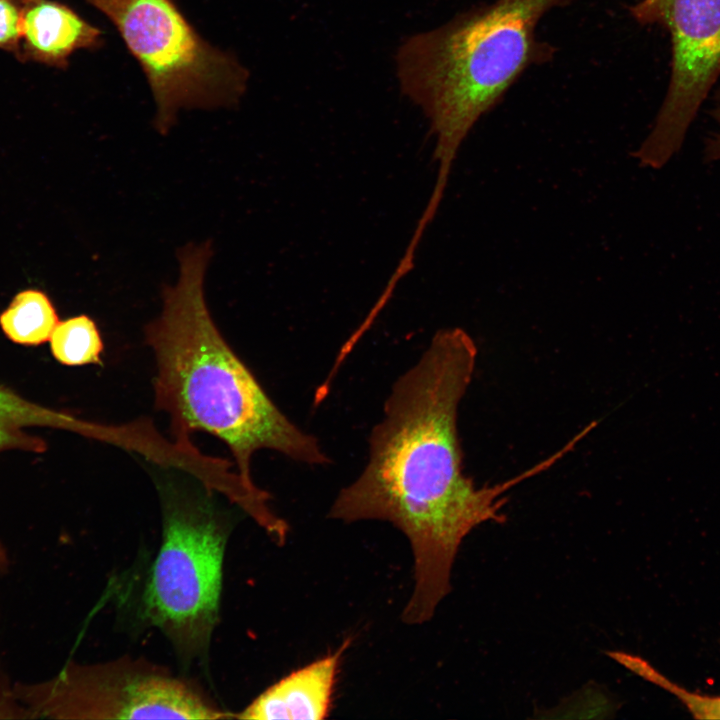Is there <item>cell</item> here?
<instances>
[{
    "instance_id": "6da1fadb",
    "label": "cell",
    "mask_w": 720,
    "mask_h": 720,
    "mask_svg": "<svg viewBox=\"0 0 720 720\" xmlns=\"http://www.w3.org/2000/svg\"><path fill=\"white\" fill-rule=\"evenodd\" d=\"M477 347L458 327L443 328L392 384L381 420L369 435L361 474L336 496L328 513L346 523L382 520L409 540L414 589L402 612L407 624L434 615L451 590L464 538L486 522H504L507 492L550 466L478 487L463 471L458 409L475 369Z\"/></svg>"
},
{
    "instance_id": "7a4b0ae2",
    "label": "cell",
    "mask_w": 720,
    "mask_h": 720,
    "mask_svg": "<svg viewBox=\"0 0 720 720\" xmlns=\"http://www.w3.org/2000/svg\"><path fill=\"white\" fill-rule=\"evenodd\" d=\"M210 242L178 251L177 283L163 289L160 315L146 329L157 372L155 405L165 411L178 448L198 453L190 435L201 431L229 448L246 486L251 458L269 449L308 465L330 463L317 438L295 425L271 400L215 325L204 297Z\"/></svg>"
},
{
    "instance_id": "3957f363",
    "label": "cell",
    "mask_w": 720,
    "mask_h": 720,
    "mask_svg": "<svg viewBox=\"0 0 720 720\" xmlns=\"http://www.w3.org/2000/svg\"><path fill=\"white\" fill-rule=\"evenodd\" d=\"M583 0H492L409 36L396 53L402 93L428 119L435 137L442 200L458 151L476 123L530 68L549 63L557 48L538 36L551 11Z\"/></svg>"
},
{
    "instance_id": "277c9868",
    "label": "cell",
    "mask_w": 720,
    "mask_h": 720,
    "mask_svg": "<svg viewBox=\"0 0 720 720\" xmlns=\"http://www.w3.org/2000/svg\"><path fill=\"white\" fill-rule=\"evenodd\" d=\"M162 538L140 612L185 664L205 658L216 627L228 522L207 493L161 488Z\"/></svg>"
},
{
    "instance_id": "5b68a950",
    "label": "cell",
    "mask_w": 720,
    "mask_h": 720,
    "mask_svg": "<svg viewBox=\"0 0 720 720\" xmlns=\"http://www.w3.org/2000/svg\"><path fill=\"white\" fill-rule=\"evenodd\" d=\"M116 27L146 76L155 127L166 133L183 108L238 104L249 73L202 38L173 0H84Z\"/></svg>"
},
{
    "instance_id": "8992f818",
    "label": "cell",
    "mask_w": 720,
    "mask_h": 720,
    "mask_svg": "<svg viewBox=\"0 0 720 720\" xmlns=\"http://www.w3.org/2000/svg\"><path fill=\"white\" fill-rule=\"evenodd\" d=\"M15 695L30 718L231 719L190 680L143 659L122 657L66 665L53 678L19 684Z\"/></svg>"
},
{
    "instance_id": "52a82bcc",
    "label": "cell",
    "mask_w": 720,
    "mask_h": 720,
    "mask_svg": "<svg viewBox=\"0 0 720 720\" xmlns=\"http://www.w3.org/2000/svg\"><path fill=\"white\" fill-rule=\"evenodd\" d=\"M628 10L638 24L659 26L670 37L667 90L650 132L633 152L641 166L658 169L680 150L720 77V0H638Z\"/></svg>"
},
{
    "instance_id": "ba28073f",
    "label": "cell",
    "mask_w": 720,
    "mask_h": 720,
    "mask_svg": "<svg viewBox=\"0 0 720 720\" xmlns=\"http://www.w3.org/2000/svg\"><path fill=\"white\" fill-rule=\"evenodd\" d=\"M350 640L333 653L281 678L259 694L233 719L320 720L330 711L337 674Z\"/></svg>"
},
{
    "instance_id": "9c48e42d",
    "label": "cell",
    "mask_w": 720,
    "mask_h": 720,
    "mask_svg": "<svg viewBox=\"0 0 720 720\" xmlns=\"http://www.w3.org/2000/svg\"><path fill=\"white\" fill-rule=\"evenodd\" d=\"M22 36L17 58L65 69L78 50L103 45V32L69 6L53 0H22Z\"/></svg>"
},
{
    "instance_id": "30bf717a",
    "label": "cell",
    "mask_w": 720,
    "mask_h": 720,
    "mask_svg": "<svg viewBox=\"0 0 720 720\" xmlns=\"http://www.w3.org/2000/svg\"><path fill=\"white\" fill-rule=\"evenodd\" d=\"M80 421L69 415L27 400L0 386V451L21 448L39 451L42 442L25 433L31 427L81 428Z\"/></svg>"
},
{
    "instance_id": "8fae6325",
    "label": "cell",
    "mask_w": 720,
    "mask_h": 720,
    "mask_svg": "<svg viewBox=\"0 0 720 720\" xmlns=\"http://www.w3.org/2000/svg\"><path fill=\"white\" fill-rule=\"evenodd\" d=\"M59 322L49 296L38 289L17 293L0 314V327L14 343L35 346L49 341Z\"/></svg>"
},
{
    "instance_id": "7c38bea8",
    "label": "cell",
    "mask_w": 720,
    "mask_h": 720,
    "mask_svg": "<svg viewBox=\"0 0 720 720\" xmlns=\"http://www.w3.org/2000/svg\"><path fill=\"white\" fill-rule=\"evenodd\" d=\"M49 342L54 358L63 365L101 364L104 344L95 321L88 315L59 321Z\"/></svg>"
},
{
    "instance_id": "4fadbf2b",
    "label": "cell",
    "mask_w": 720,
    "mask_h": 720,
    "mask_svg": "<svg viewBox=\"0 0 720 720\" xmlns=\"http://www.w3.org/2000/svg\"><path fill=\"white\" fill-rule=\"evenodd\" d=\"M610 657L644 679L674 695L697 719H720V696H707L687 691L671 682L643 659L621 652H609Z\"/></svg>"
},
{
    "instance_id": "5bb4252c",
    "label": "cell",
    "mask_w": 720,
    "mask_h": 720,
    "mask_svg": "<svg viewBox=\"0 0 720 720\" xmlns=\"http://www.w3.org/2000/svg\"><path fill=\"white\" fill-rule=\"evenodd\" d=\"M22 0H0V49L19 53L22 36Z\"/></svg>"
},
{
    "instance_id": "9a60e30c",
    "label": "cell",
    "mask_w": 720,
    "mask_h": 720,
    "mask_svg": "<svg viewBox=\"0 0 720 720\" xmlns=\"http://www.w3.org/2000/svg\"><path fill=\"white\" fill-rule=\"evenodd\" d=\"M30 718L27 710L19 702L14 688L0 682V719Z\"/></svg>"
},
{
    "instance_id": "2e32d148",
    "label": "cell",
    "mask_w": 720,
    "mask_h": 720,
    "mask_svg": "<svg viewBox=\"0 0 720 720\" xmlns=\"http://www.w3.org/2000/svg\"><path fill=\"white\" fill-rule=\"evenodd\" d=\"M714 106L710 110L717 129L706 139L704 158L706 161L720 160V87L713 93Z\"/></svg>"
}]
</instances>
